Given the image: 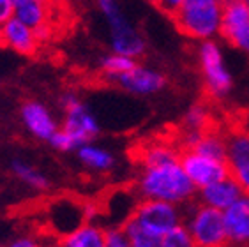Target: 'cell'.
I'll use <instances>...</instances> for the list:
<instances>
[{
	"label": "cell",
	"instance_id": "1",
	"mask_svg": "<svg viewBox=\"0 0 249 247\" xmlns=\"http://www.w3.org/2000/svg\"><path fill=\"white\" fill-rule=\"evenodd\" d=\"M136 191L143 200L172 201L182 207L195 200L198 193L178 161L166 162L161 166L142 168Z\"/></svg>",
	"mask_w": 249,
	"mask_h": 247
},
{
	"label": "cell",
	"instance_id": "2",
	"mask_svg": "<svg viewBox=\"0 0 249 247\" xmlns=\"http://www.w3.org/2000/svg\"><path fill=\"white\" fill-rule=\"evenodd\" d=\"M223 2L221 0H184L170 18L177 30L193 41L219 37Z\"/></svg>",
	"mask_w": 249,
	"mask_h": 247
},
{
	"label": "cell",
	"instance_id": "3",
	"mask_svg": "<svg viewBox=\"0 0 249 247\" xmlns=\"http://www.w3.org/2000/svg\"><path fill=\"white\" fill-rule=\"evenodd\" d=\"M184 223L191 231L195 246L221 247L228 244L223 210L209 207L200 201H189L184 205Z\"/></svg>",
	"mask_w": 249,
	"mask_h": 247
},
{
	"label": "cell",
	"instance_id": "4",
	"mask_svg": "<svg viewBox=\"0 0 249 247\" xmlns=\"http://www.w3.org/2000/svg\"><path fill=\"white\" fill-rule=\"evenodd\" d=\"M198 64L205 92L212 99H225L231 92L233 78L226 66L223 50L216 39L201 41L198 46Z\"/></svg>",
	"mask_w": 249,
	"mask_h": 247
},
{
	"label": "cell",
	"instance_id": "5",
	"mask_svg": "<svg viewBox=\"0 0 249 247\" xmlns=\"http://www.w3.org/2000/svg\"><path fill=\"white\" fill-rule=\"evenodd\" d=\"M60 106L64 108L66 119L60 127L71 134L76 143L82 147L83 143H89L99 134V122L92 115L89 106L78 97L74 92H66L60 97Z\"/></svg>",
	"mask_w": 249,
	"mask_h": 247
},
{
	"label": "cell",
	"instance_id": "6",
	"mask_svg": "<svg viewBox=\"0 0 249 247\" xmlns=\"http://www.w3.org/2000/svg\"><path fill=\"white\" fill-rule=\"evenodd\" d=\"M131 217L163 237L168 229H172L173 226L184 221V209L182 205L172 203V201L142 198L140 203L134 205Z\"/></svg>",
	"mask_w": 249,
	"mask_h": 247
},
{
	"label": "cell",
	"instance_id": "7",
	"mask_svg": "<svg viewBox=\"0 0 249 247\" xmlns=\"http://www.w3.org/2000/svg\"><path fill=\"white\" fill-rule=\"evenodd\" d=\"M178 162L182 164L184 171L187 173L189 180L195 184L196 189H201V187H205L212 182L231 175L230 164L226 159H216V157L205 156V154H200L193 148H182Z\"/></svg>",
	"mask_w": 249,
	"mask_h": 247
},
{
	"label": "cell",
	"instance_id": "8",
	"mask_svg": "<svg viewBox=\"0 0 249 247\" xmlns=\"http://www.w3.org/2000/svg\"><path fill=\"white\" fill-rule=\"evenodd\" d=\"M108 30H110L111 52L122 53L131 58H142L147 52V43L136 27L125 18L122 11H115L113 15L105 16Z\"/></svg>",
	"mask_w": 249,
	"mask_h": 247
},
{
	"label": "cell",
	"instance_id": "9",
	"mask_svg": "<svg viewBox=\"0 0 249 247\" xmlns=\"http://www.w3.org/2000/svg\"><path fill=\"white\" fill-rule=\"evenodd\" d=\"M223 16H221L219 37L237 48L249 53V7L242 0H221Z\"/></svg>",
	"mask_w": 249,
	"mask_h": 247
},
{
	"label": "cell",
	"instance_id": "10",
	"mask_svg": "<svg viewBox=\"0 0 249 247\" xmlns=\"http://www.w3.org/2000/svg\"><path fill=\"white\" fill-rule=\"evenodd\" d=\"M113 83L133 95H152L166 87V76L154 67L136 64L133 69L120 74Z\"/></svg>",
	"mask_w": 249,
	"mask_h": 247
},
{
	"label": "cell",
	"instance_id": "11",
	"mask_svg": "<svg viewBox=\"0 0 249 247\" xmlns=\"http://www.w3.org/2000/svg\"><path fill=\"white\" fill-rule=\"evenodd\" d=\"M0 30H2V44L11 48L13 52L19 53V55L32 57L37 53L39 46H41V41H39L36 30L16 16L0 25Z\"/></svg>",
	"mask_w": 249,
	"mask_h": 247
},
{
	"label": "cell",
	"instance_id": "12",
	"mask_svg": "<svg viewBox=\"0 0 249 247\" xmlns=\"http://www.w3.org/2000/svg\"><path fill=\"white\" fill-rule=\"evenodd\" d=\"M53 4H55L53 0H30L21 5H16L15 16L36 30L41 43L53 35Z\"/></svg>",
	"mask_w": 249,
	"mask_h": 247
},
{
	"label": "cell",
	"instance_id": "13",
	"mask_svg": "<svg viewBox=\"0 0 249 247\" xmlns=\"http://www.w3.org/2000/svg\"><path fill=\"white\" fill-rule=\"evenodd\" d=\"M21 122L34 138L50 141L60 127L46 106L39 101H27L21 106Z\"/></svg>",
	"mask_w": 249,
	"mask_h": 247
},
{
	"label": "cell",
	"instance_id": "14",
	"mask_svg": "<svg viewBox=\"0 0 249 247\" xmlns=\"http://www.w3.org/2000/svg\"><path fill=\"white\" fill-rule=\"evenodd\" d=\"M244 194V189L240 187L239 180L233 175H228L221 180L212 182V184L205 185L198 189L196 196L200 203H205L209 207H214L217 210L225 212L233 201H237L240 196Z\"/></svg>",
	"mask_w": 249,
	"mask_h": 247
},
{
	"label": "cell",
	"instance_id": "15",
	"mask_svg": "<svg viewBox=\"0 0 249 247\" xmlns=\"http://www.w3.org/2000/svg\"><path fill=\"white\" fill-rule=\"evenodd\" d=\"M228 244L249 246V194L244 193L239 200L223 212Z\"/></svg>",
	"mask_w": 249,
	"mask_h": 247
},
{
	"label": "cell",
	"instance_id": "16",
	"mask_svg": "<svg viewBox=\"0 0 249 247\" xmlns=\"http://www.w3.org/2000/svg\"><path fill=\"white\" fill-rule=\"evenodd\" d=\"M64 247H105V229L97 224L85 221L80 226L58 238Z\"/></svg>",
	"mask_w": 249,
	"mask_h": 247
},
{
	"label": "cell",
	"instance_id": "17",
	"mask_svg": "<svg viewBox=\"0 0 249 247\" xmlns=\"http://www.w3.org/2000/svg\"><path fill=\"white\" fill-rule=\"evenodd\" d=\"M180 150L166 141H154L138 148V162L142 168L161 166L166 162L178 161Z\"/></svg>",
	"mask_w": 249,
	"mask_h": 247
},
{
	"label": "cell",
	"instance_id": "18",
	"mask_svg": "<svg viewBox=\"0 0 249 247\" xmlns=\"http://www.w3.org/2000/svg\"><path fill=\"white\" fill-rule=\"evenodd\" d=\"M76 154L83 166H87L92 171L106 173V171H111L113 166H115V157H113V154H110L106 148L97 147V145H94L90 141L83 143L82 147H78Z\"/></svg>",
	"mask_w": 249,
	"mask_h": 247
},
{
	"label": "cell",
	"instance_id": "19",
	"mask_svg": "<svg viewBox=\"0 0 249 247\" xmlns=\"http://www.w3.org/2000/svg\"><path fill=\"white\" fill-rule=\"evenodd\" d=\"M189 148L205 154V156L216 157V159H226V134L209 127L196 134V138Z\"/></svg>",
	"mask_w": 249,
	"mask_h": 247
},
{
	"label": "cell",
	"instance_id": "20",
	"mask_svg": "<svg viewBox=\"0 0 249 247\" xmlns=\"http://www.w3.org/2000/svg\"><path fill=\"white\" fill-rule=\"evenodd\" d=\"M249 159V131L248 129H233L226 134V161L233 166H239Z\"/></svg>",
	"mask_w": 249,
	"mask_h": 247
},
{
	"label": "cell",
	"instance_id": "21",
	"mask_svg": "<svg viewBox=\"0 0 249 247\" xmlns=\"http://www.w3.org/2000/svg\"><path fill=\"white\" fill-rule=\"evenodd\" d=\"M125 235L129 238L131 247H161V235L154 233L152 229H149L147 226H143L142 223H138L134 217H127L122 223Z\"/></svg>",
	"mask_w": 249,
	"mask_h": 247
},
{
	"label": "cell",
	"instance_id": "22",
	"mask_svg": "<svg viewBox=\"0 0 249 247\" xmlns=\"http://www.w3.org/2000/svg\"><path fill=\"white\" fill-rule=\"evenodd\" d=\"M136 66V58H131L127 55H122V53H117V52H111L105 57H101L99 60V69H101V74L106 78L108 81H113L120 76V74H124L127 72L129 69Z\"/></svg>",
	"mask_w": 249,
	"mask_h": 247
},
{
	"label": "cell",
	"instance_id": "23",
	"mask_svg": "<svg viewBox=\"0 0 249 247\" xmlns=\"http://www.w3.org/2000/svg\"><path fill=\"white\" fill-rule=\"evenodd\" d=\"M11 170H13L16 178H19L25 185H29L32 189L46 191L50 187V180L46 178V175H44L43 171H39L37 168L30 166L27 162L16 159V161H13V164H11Z\"/></svg>",
	"mask_w": 249,
	"mask_h": 247
},
{
	"label": "cell",
	"instance_id": "24",
	"mask_svg": "<svg viewBox=\"0 0 249 247\" xmlns=\"http://www.w3.org/2000/svg\"><path fill=\"white\" fill-rule=\"evenodd\" d=\"M211 124V111L205 105H193L182 119L184 131H205Z\"/></svg>",
	"mask_w": 249,
	"mask_h": 247
},
{
	"label": "cell",
	"instance_id": "25",
	"mask_svg": "<svg viewBox=\"0 0 249 247\" xmlns=\"http://www.w3.org/2000/svg\"><path fill=\"white\" fill-rule=\"evenodd\" d=\"M161 247H195L191 231L184 221L164 233L161 238Z\"/></svg>",
	"mask_w": 249,
	"mask_h": 247
},
{
	"label": "cell",
	"instance_id": "26",
	"mask_svg": "<svg viewBox=\"0 0 249 247\" xmlns=\"http://www.w3.org/2000/svg\"><path fill=\"white\" fill-rule=\"evenodd\" d=\"M105 247H131L129 238L122 226H111L105 229Z\"/></svg>",
	"mask_w": 249,
	"mask_h": 247
},
{
	"label": "cell",
	"instance_id": "27",
	"mask_svg": "<svg viewBox=\"0 0 249 247\" xmlns=\"http://www.w3.org/2000/svg\"><path fill=\"white\" fill-rule=\"evenodd\" d=\"M231 175L239 180L240 187L244 189V193L249 194V159L246 162H242V164H239V166L231 168Z\"/></svg>",
	"mask_w": 249,
	"mask_h": 247
},
{
	"label": "cell",
	"instance_id": "28",
	"mask_svg": "<svg viewBox=\"0 0 249 247\" xmlns=\"http://www.w3.org/2000/svg\"><path fill=\"white\" fill-rule=\"evenodd\" d=\"M16 5L13 0H0V25L15 16Z\"/></svg>",
	"mask_w": 249,
	"mask_h": 247
},
{
	"label": "cell",
	"instance_id": "29",
	"mask_svg": "<svg viewBox=\"0 0 249 247\" xmlns=\"http://www.w3.org/2000/svg\"><path fill=\"white\" fill-rule=\"evenodd\" d=\"M182 2H184V0H159V2H158V7L161 11H163L164 15L170 16L173 13V11L177 9L178 5L182 4Z\"/></svg>",
	"mask_w": 249,
	"mask_h": 247
},
{
	"label": "cell",
	"instance_id": "30",
	"mask_svg": "<svg viewBox=\"0 0 249 247\" xmlns=\"http://www.w3.org/2000/svg\"><path fill=\"white\" fill-rule=\"evenodd\" d=\"M13 247H36L37 246V240L32 237H18L11 242Z\"/></svg>",
	"mask_w": 249,
	"mask_h": 247
},
{
	"label": "cell",
	"instance_id": "31",
	"mask_svg": "<svg viewBox=\"0 0 249 247\" xmlns=\"http://www.w3.org/2000/svg\"><path fill=\"white\" fill-rule=\"evenodd\" d=\"M13 2H15V5H21L25 2H30V0H13Z\"/></svg>",
	"mask_w": 249,
	"mask_h": 247
},
{
	"label": "cell",
	"instance_id": "32",
	"mask_svg": "<svg viewBox=\"0 0 249 247\" xmlns=\"http://www.w3.org/2000/svg\"><path fill=\"white\" fill-rule=\"evenodd\" d=\"M53 2H58V4H69L71 0H53Z\"/></svg>",
	"mask_w": 249,
	"mask_h": 247
},
{
	"label": "cell",
	"instance_id": "33",
	"mask_svg": "<svg viewBox=\"0 0 249 247\" xmlns=\"http://www.w3.org/2000/svg\"><path fill=\"white\" fill-rule=\"evenodd\" d=\"M147 2H149V4H154V5H158V2H159V0H147Z\"/></svg>",
	"mask_w": 249,
	"mask_h": 247
},
{
	"label": "cell",
	"instance_id": "34",
	"mask_svg": "<svg viewBox=\"0 0 249 247\" xmlns=\"http://www.w3.org/2000/svg\"><path fill=\"white\" fill-rule=\"evenodd\" d=\"M0 46H4V44H2V30H0Z\"/></svg>",
	"mask_w": 249,
	"mask_h": 247
},
{
	"label": "cell",
	"instance_id": "35",
	"mask_svg": "<svg viewBox=\"0 0 249 247\" xmlns=\"http://www.w3.org/2000/svg\"><path fill=\"white\" fill-rule=\"evenodd\" d=\"M242 2H244V4H246V5H248V7H249V0H242Z\"/></svg>",
	"mask_w": 249,
	"mask_h": 247
}]
</instances>
